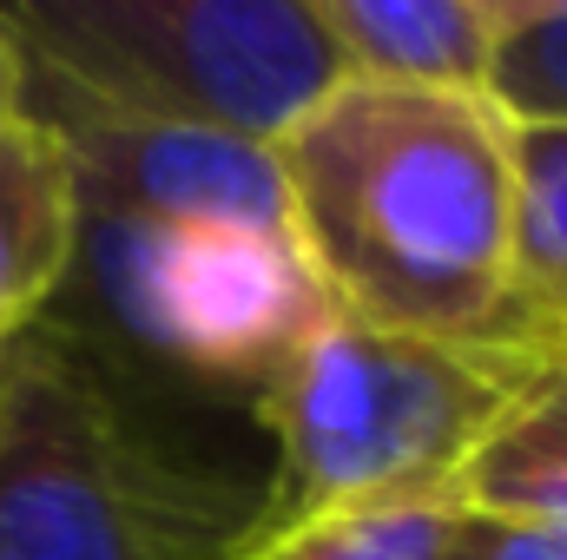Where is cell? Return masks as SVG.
<instances>
[{"label":"cell","mask_w":567,"mask_h":560,"mask_svg":"<svg viewBox=\"0 0 567 560\" xmlns=\"http://www.w3.org/2000/svg\"><path fill=\"white\" fill-rule=\"evenodd\" d=\"M271 158L290 245L337 317L488 343L508 283L515 126L482 93L343 80Z\"/></svg>","instance_id":"1"},{"label":"cell","mask_w":567,"mask_h":560,"mask_svg":"<svg viewBox=\"0 0 567 560\" xmlns=\"http://www.w3.org/2000/svg\"><path fill=\"white\" fill-rule=\"evenodd\" d=\"M265 515L66 323L0 343V560H225Z\"/></svg>","instance_id":"2"},{"label":"cell","mask_w":567,"mask_h":560,"mask_svg":"<svg viewBox=\"0 0 567 560\" xmlns=\"http://www.w3.org/2000/svg\"><path fill=\"white\" fill-rule=\"evenodd\" d=\"M542 383L548 370L515 350L377 330L330 310L251 396L278 442L258 521L455 508L482 442Z\"/></svg>","instance_id":"3"},{"label":"cell","mask_w":567,"mask_h":560,"mask_svg":"<svg viewBox=\"0 0 567 560\" xmlns=\"http://www.w3.org/2000/svg\"><path fill=\"white\" fill-rule=\"evenodd\" d=\"M0 33L60 93L265 152L343 86L317 0H0Z\"/></svg>","instance_id":"4"},{"label":"cell","mask_w":567,"mask_h":560,"mask_svg":"<svg viewBox=\"0 0 567 560\" xmlns=\"http://www.w3.org/2000/svg\"><path fill=\"white\" fill-rule=\"evenodd\" d=\"M80 265H93L113 323L133 343L165 356L172 370H192L212 383H251V396L330 317L297 245L271 231L86 218Z\"/></svg>","instance_id":"5"},{"label":"cell","mask_w":567,"mask_h":560,"mask_svg":"<svg viewBox=\"0 0 567 560\" xmlns=\"http://www.w3.org/2000/svg\"><path fill=\"white\" fill-rule=\"evenodd\" d=\"M20 113L60 145L73 198L93 225H218L290 238L278 158L265 145L126 120L33 73H20Z\"/></svg>","instance_id":"6"},{"label":"cell","mask_w":567,"mask_h":560,"mask_svg":"<svg viewBox=\"0 0 567 560\" xmlns=\"http://www.w3.org/2000/svg\"><path fill=\"white\" fill-rule=\"evenodd\" d=\"M317 20L343 80L488 100L495 0H317Z\"/></svg>","instance_id":"7"},{"label":"cell","mask_w":567,"mask_h":560,"mask_svg":"<svg viewBox=\"0 0 567 560\" xmlns=\"http://www.w3.org/2000/svg\"><path fill=\"white\" fill-rule=\"evenodd\" d=\"M488 343L548 376L567 370V126H515L508 283Z\"/></svg>","instance_id":"8"},{"label":"cell","mask_w":567,"mask_h":560,"mask_svg":"<svg viewBox=\"0 0 567 560\" xmlns=\"http://www.w3.org/2000/svg\"><path fill=\"white\" fill-rule=\"evenodd\" d=\"M86 211L66 158L27 113L0 133V343L33 330L80 265Z\"/></svg>","instance_id":"9"},{"label":"cell","mask_w":567,"mask_h":560,"mask_svg":"<svg viewBox=\"0 0 567 560\" xmlns=\"http://www.w3.org/2000/svg\"><path fill=\"white\" fill-rule=\"evenodd\" d=\"M455 508L567 535V396L555 383H542L482 442V455L455 488Z\"/></svg>","instance_id":"10"},{"label":"cell","mask_w":567,"mask_h":560,"mask_svg":"<svg viewBox=\"0 0 567 560\" xmlns=\"http://www.w3.org/2000/svg\"><path fill=\"white\" fill-rule=\"evenodd\" d=\"M455 508H363L251 528L225 560H435Z\"/></svg>","instance_id":"11"},{"label":"cell","mask_w":567,"mask_h":560,"mask_svg":"<svg viewBox=\"0 0 567 560\" xmlns=\"http://www.w3.org/2000/svg\"><path fill=\"white\" fill-rule=\"evenodd\" d=\"M488 106L508 126H567V0H495Z\"/></svg>","instance_id":"12"},{"label":"cell","mask_w":567,"mask_h":560,"mask_svg":"<svg viewBox=\"0 0 567 560\" xmlns=\"http://www.w3.org/2000/svg\"><path fill=\"white\" fill-rule=\"evenodd\" d=\"M435 560H567L561 528H522V521H495V515H462L449 521V541Z\"/></svg>","instance_id":"13"},{"label":"cell","mask_w":567,"mask_h":560,"mask_svg":"<svg viewBox=\"0 0 567 560\" xmlns=\"http://www.w3.org/2000/svg\"><path fill=\"white\" fill-rule=\"evenodd\" d=\"M20 120V60H13V46H7V33H0V133Z\"/></svg>","instance_id":"14"},{"label":"cell","mask_w":567,"mask_h":560,"mask_svg":"<svg viewBox=\"0 0 567 560\" xmlns=\"http://www.w3.org/2000/svg\"><path fill=\"white\" fill-rule=\"evenodd\" d=\"M548 383H555V390H561V396H567V370H555V376H548Z\"/></svg>","instance_id":"15"}]
</instances>
